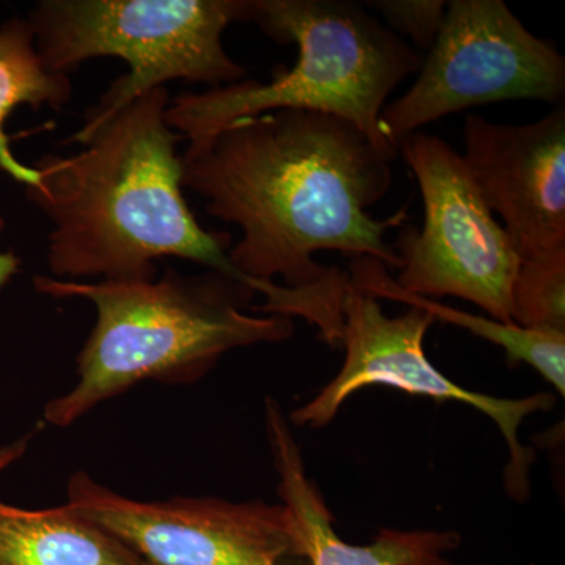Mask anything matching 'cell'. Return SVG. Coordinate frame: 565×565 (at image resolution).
Here are the masks:
<instances>
[{"instance_id": "obj_1", "label": "cell", "mask_w": 565, "mask_h": 565, "mask_svg": "<svg viewBox=\"0 0 565 565\" xmlns=\"http://www.w3.org/2000/svg\"><path fill=\"white\" fill-rule=\"evenodd\" d=\"M394 158L343 118L275 110L189 143L182 185L212 217L243 230L228 259L245 280L281 278L286 288L343 302L349 274L316 263L315 253L403 267L385 236L408 221L407 207L386 218L367 211L392 188Z\"/></svg>"}, {"instance_id": "obj_2", "label": "cell", "mask_w": 565, "mask_h": 565, "mask_svg": "<svg viewBox=\"0 0 565 565\" xmlns=\"http://www.w3.org/2000/svg\"><path fill=\"white\" fill-rule=\"evenodd\" d=\"M167 87L134 99L74 156H43L25 196L47 218L52 278L151 281L156 262L180 258L241 278L233 239L196 221L182 185L180 132L167 122Z\"/></svg>"}, {"instance_id": "obj_3", "label": "cell", "mask_w": 565, "mask_h": 565, "mask_svg": "<svg viewBox=\"0 0 565 565\" xmlns=\"http://www.w3.org/2000/svg\"><path fill=\"white\" fill-rule=\"evenodd\" d=\"M36 291L95 305L96 323L77 355V382L44 407V422L68 427L145 381L193 384L233 349L280 343L291 318L253 311L247 281L207 269H169L151 281L79 282L39 275Z\"/></svg>"}, {"instance_id": "obj_4", "label": "cell", "mask_w": 565, "mask_h": 565, "mask_svg": "<svg viewBox=\"0 0 565 565\" xmlns=\"http://www.w3.org/2000/svg\"><path fill=\"white\" fill-rule=\"evenodd\" d=\"M250 22L280 44H296L291 68L269 82L239 81L170 102L167 122L189 143L230 122L275 110H310L352 122L375 147L394 152L382 111L394 88L422 68L419 51L344 0H250Z\"/></svg>"}, {"instance_id": "obj_5", "label": "cell", "mask_w": 565, "mask_h": 565, "mask_svg": "<svg viewBox=\"0 0 565 565\" xmlns=\"http://www.w3.org/2000/svg\"><path fill=\"white\" fill-rule=\"evenodd\" d=\"M28 20L51 73L70 76L99 57L129 66L85 111L70 143H84L122 107L169 82L215 88L247 77L222 39L234 22H250V0H43Z\"/></svg>"}, {"instance_id": "obj_6", "label": "cell", "mask_w": 565, "mask_h": 565, "mask_svg": "<svg viewBox=\"0 0 565 565\" xmlns=\"http://www.w3.org/2000/svg\"><path fill=\"white\" fill-rule=\"evenodd\" d=\"M422 191V228L403 226L394 252L396 282L434 299L459 297L498 322H512V286L520 258L489 210L462 156L440 137L416 132L401 145Z\"/></svg>"}, {"instance_id": "obj_7", "label": "cell", "mask_w": 565, "mask_h": 565, "mask_svg": "<svg viewBox=\"0 0 565 565\" xmlns=\"http://www.w3.org/2000/svg\"><path fill=\"white\" fill-rule=\"evenodd\" d=\"M565 61L501 0H452L411 90L382 111L386 141L399 151L423 126L508 99L559 103Z\"/></svg>"}, {"instance_id": "obj_8", "label": "cell", "mask_w": 565, "mask_h": 565, "mask_svg": "<svg viewBox=\"0 0 565 565\" xmlns=\"http://www.w3.org/2000/svg\"><path fill=\"white\" fill-rule=\"evenodd\" d=\"M434 322L433 316L415 307L396 318L386 316L379 299L349 280L341 333L343 366L313 401L292 412L291 422L297 426H327L353 393L374 385L392 386L440 403L471 405L492 418L503 434L509 449L505 487L512 497L523 500L530 490L527 478L535 456L520 441L519 429L527 416L553 408L555 396L537 393L522 399H500L457 385L434 366L424 351V338Z\"/></svg>"}, {"instance_id": "obj_9", "label": "cell", "mask_w": 565, "mask_h": 565, "mask_svg": "<svg viewBox=\"0 0 565 565\" xmlns=\"http://www.w3.org/2000/svg\"><path fill=\"white\" fill-rule=\"evenodd\" d=\"M66 505L109 531L151 565H288L305 561L285 504L177 497L137 501L85 471L71 476ZM307 563V561H305Z\"/></svg>"}, {"instance_id": "obj_10", "label": "cell", "mask_w": 565, "mask_h": 565, "mask_svg": "<svg viewBox=\"0 0 565 565\" xmlns=\"http://www.w3.org/2000/svg\"><path fill=\"white\" fill-rule=\"evenodd\" d=\"M462 156L520 263L565 248V110L527 125L468 115Z\"/></svg>"}, {"instance_id": "obj_11", "label": "cell", "mask_w": 565, "mask_h": 565, "mask_svg": "<svg viewBox=\"0 0 565 565\" xmlns=\"http://www.w3.org/2000/svg\"><path fill=\"white\" fill-rule=\"evenodd\" d=\"M266 429L278 473V494L291 511L308 565H455L446 553L460 545L455 531L382 530L371 544L344 542L321 490L305 471L291 427L273 397L266 399Z\"/></svg>"}, {"instance_id": "obj_12", "label": "cell", "mask_w": 565, "mask_h": 565, "mask_svg": "<svg viewBox=\"0 0 565 565\" xmlns=\"http://www.w3.org/2000/svg\"><path fill=\"white\" fill-rule=\"evenodd\" d=\"M0 565L151 564L66 504L29 511L0 501Z\"/></svg>"}, {"instance_id": "obj_13", "label": "cell", "mask_w": 565, "mask_h": 565, "mask_svg": "<svg viewBox=\"0 0 565 565\" xmlns=\"http://www.w3.org/2000/svg\"><path fill=\"white\" fill-rule=\"evenodd\" d=\"M348 274L353 286L371 294L375 299H388L419 308L433 316L435 321L452 323L482 340L500 345L504 349L509 362L530 364L564 397L565 333L523 329L516 323L498 322L492 318L465 313L437 300L415 296L399 288L384 264L377 259H352Z\"/></svg>"}, {"instance_id": "obj_14", "label": "cell", "mask_w": 565, "mask_h": 565, "mask_svg": "<svg viewBox=\"0 0 565 565\" xmlns=\"http://www.w3.org/2000/svg\"><path fill=\"white\" fill-rule=\"evenodd\" d=\"M73 96L70 76L47 71L35 46L29 20L11 18L0 25V170L14 181L32 188L39 182L33 167L18 161L10 148L6 122L20 106L39 110L47 106L62 110Z\"/></svg>"}, {"instance_id": "obj_15", "label": "cell", "mask_w": 565, "mask_h": 565, "mask_svg": "<svg viewBox=\"0 0 565 565\" xmlns=\"http://www.w3.org/2000/svg\"><path fill=\"white\" fill-rule=\"evenodd\" d=\"M512 322L565 333V248L520 263L512 286Z\"/></svg>"}, {"instance_id": "obj_16", "label": "cell", "mask_w": 565, "mask_h": 565, "mask_svg": "<svg viewBox=\"0 0 565 565\" xmlns=\"http://www.w3.org/2000/svg\"><path fill=\"white\" fill-rule=\"evenodd\" d=\"M394 31L408 35L415 50L429 51L446 13L444 0H379L371 2Z\"/></svg>"}, {"instance_id": "obj_17", "label": "cell", "mask_w": 565, "mask_h": 565, "mask_svg": "<svg viewBox=\"0 0 565 565\" xmlns=\"http://www.w3.org/2000/svg\"><path fill=\"white\" fill-rule=\"evenodd\" d=\"M3 218L0 217V237H2ZM21 259L13 250H0V289L20 273Z\"/></svg>"}, {"instance_id": "obj_18", "label": "cell", "mask_w": 565, "mask_h": 565, "mask_svg": "<svg viewBox=\"0 0 565 565\" xmlns=\"http://www.w3.org/2000/svg\"><path fill=\"white\" fill-rule=\"evenodd\" d=\"M29 438L31 437L21 438L17 444L0 449V471L6 470L7 467H10L11 463L17 462V460L24 456V452L28 451Z\"/></svg>"}]
</instances>
